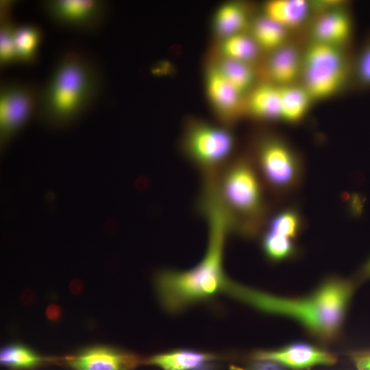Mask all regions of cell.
Here are the masks:
<instances>
[{
	"mask_svg": "<svg viewBox=\"0 0 370 370\" xmlns=\"http://www.w3.org/2000/svg\"><path fill=\"white\" fill-rule=\"evenodd\" d=\"M350 358L357 370H370V350L352 352Z\"/></svg>",
	"mask_w": 370,
	"mask_h": 370,
	"instance_id": "29",
	"label": "cell"
},
{
	"mask_svg": "<svg viewBox=\"0 0 370 370\" xmlns=\"http://www.w3.org/2000/svg\"><path fill=\"white\" fill-rule=\"evenodd\" d=\"M206 85L208 97L217 115L224 122L234 121L242 109V94L223 77L215 66L207 73Z\"/></svg>",
	"mask_w": 370,
	"mask_h": 370,
	"instance_id": "13",
	"label": "cell"
},
{
	"mask_svg": "<svg viewBox=\"0 0 370 370\" xmlns=\"http://www.w3.org/2000/svg\"><path fill=\"white\" fill-rule=\"evenodd\" d=\"M248 156L266 190L284 196L299 187L304 175L302 161L282 138L272 134L260 136Z\"/></svg>",
	"mask_w": 370,
	"mask_h": 370,
	"instance_id": "5",
	"label": "cell"
},
{
	"mask_svg": "<svg viewBox=\"0 0 370 370\" xmlns=\"http://www.w3.org/2000/svg\"><path fill=\"white\" fill-rule=\"evenodd\" d=\"M261 247L267 258L271 262H279L294 256L297 247L294 240L264 230Z\"/></svg>",
	"mask_w": 370,
	"mask_h": 370,
	"instance_id": "27",
	"label": "cell"
},
{
	"mask_svg": "<svg viewBox=\"0 0 370 370\" xmlns=\"http://www.w3.org/2000/svg\"><path fill=\"white\" fill-rule=\"evenodd\" d=\"M354 289L352 281L332 277L311 295L299 298L277 297L230 280L225 291L262 312L295 319L313 337L328 343L338 339L341 334Z\"/></svg>",
	"mask_w": 370,
	"mask_h": 370,
	"instance_id": "2",
	"label": "cell"
},
{
	"mask_svg": "<svg viewBox=\"0 0 370 370\" xmlns=\"http://www.w3.org/2000/svg\"><path fill=\"white\" fill-rule=\"evenodd\" d=\"M62 314L60 308L56 304L49 305L46 310V316L51 321L58 320Z\"/></svg>",
	"mask_w": 370,
	"mask_h": 370,
	"instance_id": "31",
	"label": "cell"
},
{
	"mask_svg": "<svg viewBox=\"0 0 370 370\" xmlns=\"http://www.w3.org/2000/svg\"><path fill=\"white\" fill-rule=\"evenodd\" d=\"M102 81L101 71L92 58L79 51H66L40 86L36 111L38 117L55 127L73 122L95 101Z\"/></svg>",
	"mask_w": 370,
	"mask_h": 370,
	"instance_id": "3",
	"label": "cell"
},
{
	"mask_svg": "<svg viewBox=\"0 0 370 370\" xmlns=\"http://www.w3.org/2000/svg\"><path fill=\"white\" fill-rule=\"evenodd\" d=\"M354 74L361 87H370V40L363 46L356 58Z\"/></svg>",
	"mask_w": 370,
	"mask_h": 370,
	"instance_id": "28",
	"label": "cell"
},
{
	"mask_svg": "<svg viewBox=\"0 0 370 370\" xmlns=\"http://www.w3.org/2000/svg\"><path fill=\"white\" fill-rule=\"evenodd\" d=\"M198 209L206 219L209 238L203 259L186 271L163 269L155 277L159 301L164 310L175 314L225 291L228 279L223 271L225 238L231 232L227 219L213 199H203Z\"/></svg>",
	"mask_w": 370,
	"mask_h": 370,
	"instance_id": "1",
	"label": "cell"
},
{
	"mask_svg": "<svg viewBox=\"0 0 370 370\" xmlns=\"http://www.w3.org/2000/svg\"><path fill=\"white\" fill-rule=\"evenodd\" d=\"M353 22L341 6L323 10L312 27L314 42L340 47L350 40Z\"/></svg>",
	"mask_w": 370,
	"mask_h": 370,
	"instance_id": "12",
	"label": "cell"
},
{
	"mask_svg": "<svg viewBox=\"0 0 370 370\" xmlns=\"http://www.w3.org/2000/svg\"><path fill=\"white\" fill-rule=\"evenodd\" d=\"M40 7L56 25L88 33L100 29L108 14V3L102 0H45Z\"/></svg>",
	"mask_w": 370,
	"mask_h": 370,
	"instance_id": "9",
	"label": "cell"
},
{
	"mask_svg": "<svg viewBox=\"0 0 370 370\" xmlns=\"http://www.w3.org/2000/svg\"><path fill=\"white\" fill-rule=\"evenodd\" d=\"M224 212L231 232L245 238L261 233L269 219L266 189L248 155L232 159L215 175L203 177Z\"/></svg>",
	"mask_w": 370,
	"mask_h": 370,
	"instance_id": "4",
	"label": "cell"
},
{
	"mask_svg": "<svg viewBox=\"0 0 370 370\" xmlns=\"http://www.w3.org/2000/svg\"><path fill=\"white\" fill-rule=\"evenodd\" d=\"M254 363L247 368L234 367L236 370H284L280 365L268 360H254Z\"/></svg>",
	"mask_w": 370,
	"mask_h": 370,
	"instance_id": "30",
	"label": "cell"
},
{
	"mask_svg": "<svg viewBox=\"0 0 370 370\" xmlns=\"http://www.w3.org/2000/svg\"><path fill=\"white\" fill-rule=\"evenodd\" d=\"M304 223L299 210L287 207L269 217L263 230L295 240L301 233Z\"/></svg>",
	"mask_w": 370,
	"mask_h": 370,
	"instance_id": "24",
	"label": "cell"
},
{
	"mask_svg": "<svg viewBox=\"0 0 370 370\" xmlns=\"http://www.w3.org/2000/svg\"><path fill=\"white\" fill-rule=\"evenodd\" d=\"M43 37V31L37 25H18L15 34L18 64L32 65L36 62Z\"/></svg>",
	"mask_w": 370,
	"mask_h": 370,
	"instance_id": "21",
	"label": "cell"
},
{
	"mask_svg": "<svg viewBox=\"0 0 370 370\" xmlns=\"http://www.w3.org/2000/svg\"><path fill=\"white\" fill-rule=\"evenodd\" d=\"M14 1H1L0 3V66L5 67L18 64L15 34L18 25L11 16Z\"/></svg>",
	"mask_w": 370,
	"mask_h": 370,
	"instance_id": "19",
	"label": "cell"
},
{
	"mask_svg": "<svg viewBox=\"0 0 370 370\" xmlns=\"http://www.w3.org/2000/svg\"><path fill=\"white\" fill-rule=\"evenodd\" d=\"M310 8L305 0H273L265 4L264 15L288 29L303 23Z\"/></svg>",
	"mask_w": 370,
	"mask_h": 370,
	"instance_id": "17",
	"label": "cell"
},
{
	"mask_svg": "<svg viewBox=\"0 0 370 370\" xmlns=\"http://www.w3.org/2000/svg\"><path fill=\"white\" fill-rule=\"evenodd\" d=\"M280 119L289 123H297L306 115L311 101L308 92L302 87L288 85L280 86Z\"/></svg>",
	"mask_w": 370,
	"mask_h": 370,
	"instance_id": "18",
	"label": "cell"
},
{
	"mask_svg": "<svg viewBox=\"0 0 370 370\" xmlns=\"http://www.w3.org/2000/svg\"><path fill=\"white\" fill-rule=\"evenodd\" d=\"M82 284L79 282H74L71 284V290L73 293H78L82 290Z\"/></svg>",
	"mask_w": 370,
	"mask_h": 370,
	"instance_id": "33",
	"label": "cell"
},
{
	"mask_svg": "<svg viewBox=\"0 0 370 370\" xmlns=\"http://www.w3.org/2000/svg\"><path fill=\"white\" fill-rule=\"evenodd\" d=\"M219 356L190 349H179L158 354L145 362L161 370H192L206 362H213Z\"/></svg>",
	"mask_w": 370,
	"mask_h": 370,
	"instance_id": "15",
	"label": "cell"
},
{
	"mask_svg": "<svg viewBox=\"0 0 370 370\" xmlns=\"http://www.w3.org/2000/svg\"><path fill=\"white\" fill-rule=\"evenodd\" d=\"M142 362L134 353L102 345L86 347L65 358L73 370H134Z\"/></svg>",
	"mask_w": 370,
	"mask_h": 370,
	"instance_id": "11",
	"label": "cell"
},
{
	"mask_svg": "<svg viewBox=\"0 0 370 370\" xmlns=\"http://www.w3.org/2000/svg\"><path fill=\"white\" fill-rule=\"evenodd\" d=\"M349 73L347 59L338 47L313 42L302 56L303 87L312 100L336 94L345 85Z\"/></svg>",
	"mask_w": 370,
	"mask_h": 370,
	"instance_id": "7",
	"label": "cell"
},
{
	"mask_svg": "<svg viewBox=\"0 0 370 370\" xmlns=\"http://www.w3.org/2000/svg\"><path fill=\"white\" fill-rule=\"evenodd\" d=\"M248 24L245 8L239 3H227L220 7L214 18V28L223 39L242 34Z\"/></svg>",
	"mask_w": 370,
	"mask_h": 370,
	"instance_id": "20",
	"label": "cell"
},
{
	"mask_svg": "<svg viewBox=\"0 0 370 370\" xmlns=\"http://www.w3.org/2000/svg\"><path fill=\"white\" fill-rule=\"evenodd\" d=\"M215 67L242 95L249 90L254 83V72L249 63L222 57Z\"/></svg>",
	"mask_w": 370,
	"mask_h": 370,
	"instance_id": "25",
	"label": "cell"
},
{
	"mask_svg": "<svg viewBox=\"0 0 370 370\" xmlns=\"http://www.w3.org/2000/svg\"><path fill=\"white\" fill-rule=\"evenodd\" d=\"M254 360H268L293 370H310L319 365H332L336 356L326 350L304 342H296L274 350L252 353Z\"/></svg>",
	"mask_w": 370,
	"mask_h": 370,
	"instance_id": "10",
	"label": "cell"
},
{
	"mask_svg": "<svg viewBox=\"0 0 370 370\" xmlns=\"http://www.w3.org/2000/svg\"><path fill=\"white\" fill-rule=\"evenodd\" d=\"M40 86L31 82H3L0 87V130L3 142L36 111Z\"/></svg>",
	"mask_w": 370,
	"mask_h": 370,
	"instance_id": "8",
	"label": "cell"
},
{
	"mask_svg": "<svg viewBox=\"0 0 370 370\" xmlns=\"http://www.w3.org/2000/svg\"><path fill=\"white\" fill-rule=\"evenodd\" d=\"M260 48L250 36L243 33L223 39L222 57L250 64L258 55Z\"/></svg>",
	"mask_w": 370,
	"mask_h": 370,
	"instance_id": "26",
	"label": "cell"
},
{
	"mask_svg": "<svg viewBox=\"0 0 370 370\" xmlns=\"http://www.w3.org/2000/svg\"><path fill=\"white\" fill-rule=\"evenodd\" d=\"M233 134L226 127L199 120L189 121L181 141L184 156L200 170L203 177L216 175L232 159Z\"/></svg>",
	"mask_w": 370,
	"mask_h": 370,
	"instance_id": "6",
	"label": "cell"
},
{
	"mask_svg": "<svg viewBox=\"0 0 370 370\" xmlns=\"http://www.w3.org/2000/svg\"><path fill=\"white\" fill-rule=\"evenodd\" d=\"M287 29L263 15L251 25V36L260 49L273 51L284 45Z\"/></svg>",
	"mask_w": 370,
	"mask_h": 370,
	"instance_id": "22",
	"label": "cell"
},
{
	"mask_svg": "<svg viewBox=\"0 0 370 370\" xmlns=\"http://www.w3.org/2000/svg\"><path fill=\"white\" fill-rule=\"evenodd\" d=\"M46 361V358L21 343L9 344L0 352L1 364L13 370L32 369Z\"/></svg>",
	"mask_w": 370,
	"mask_h": 370,
	"instance_id": "23",
	"label": "cell"
},
{
	"mask_svg": "<svg viewBox=\"0 0 370 370\" xmlns=\"http://www.w3.org/2000/svg\"><path fill=\"white\" fill-rule=\"evenodd\" d=\"M247 106L256 118L262 120L280 119V86L267 84L257 86L251 92Z\"/></svg>",
	"mask_w": 370,
	"mask_h": 370,
	"instance_id": "16",
	"label": "cell"
},
{
	"mask_svg": "<svg viewBox=\"0 0 370 370\" xmlns=\"http://www.w3.org/2000/svg\"><path fill=\"white\" fill-rule=\"evenodd\" d=\"M362 275L365 278H370V259L364 266L362 270Z\"/></svg>",
	"mask_w": 370,
	"mask_h": 370,
	"instance_id": "32",
	"label": "cell"
},
{
	"mask_svg": "<svg viewBox=\"0 0 370 370\" xmlns=\"http://www.w3.org/2000/svg\"><path fill=\"white\" fill-rule=\"evenodd\" d=\"M268 62V73L279 86L291 85L301 73L302 57L293 46L285 44L272 51Z\"/></svg>",
	"mask_w": 370,
	"mask_h": 370,
	"instance_id": "14",
	"label": "cell"
}]
</instances>
